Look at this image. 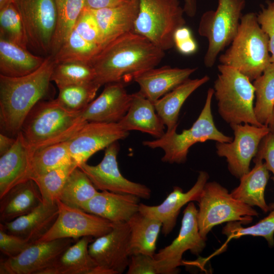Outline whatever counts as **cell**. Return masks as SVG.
Wrapping results in <instances>:
<instances>
[{
    "instance_id": "cell-22",
    "label": "cell",
    "mask_w": 274,
    "mask_h": 274,
    "mask_svg": "<svg viewBox=\"0 0 274 274\" xmlns=\"http://www.w3.org/2000/svg\"><path fill=\"white\" fill-rule=\"evenodd\" d=\"M58 215L57 203L42 202L29 213L14 220L0 223L7 233L19 236L30 244L40 239L52 227Z\"/></svg>"
},
{
    "instance_id": "cell-47",
    "label": "cell",
    "mask_w": 274,
    "mask_h": 274,
    "mask_svg": "<svg viewBox=\"0 0 274 274\" xmlns=\"http://www.w3.org/2000/svg\"><path fill=\"white\" fill-rule=\"evenodd\" d=\"M253 160H264L268 170L274 175V134L269 132L261 141Z\"/></svg>"
},
{
    "instance_id": "cell-13",
    "label": "cell",
    "mask_w": 274,
    "mask_h": 274,
    "mask_svg": "<svg viewBox=\"0 0 274 274\" xmlns=\"http://www.w3.org/2000/svg\"><path fill=\"white\" fill-rule=\"evenodd\" d=\"M119 150L118 142H115L105 149L104 156L98 164L91 165L86 162L78 167L86 174L98 190L131 194L149 199L151 195L149 187L127 179L120 173L117 160Z\"/></svg>"
},
{
    "instance_id": "cell-29",
    "label": "cell",
    "mask_w": 274,
    "mask_h": 274,
    "mask_svg": "<svg viewBox=\"0 0 274 274\" xmlns=\"http://www.w3.org/2000/svg\"><path fill=\"white\" fill-rule=\"evenodd\" d=\"M209 80L207 75L201 78L188 79L154 102L156 113L167 127L166 131L177 128L183 104L194 91Z\"/></svg>"
},
{
    "instance_id": "cell-35",
    "label": "cell",
    "mask_w": 274,
    "mask_h": 274,
    "mask_svg": "<svg viewBox=\"0 0 274 274\" xmlns=\"http://www.w3.org/2000/svg\"><path fill=\"white\" fill-rule=\"evenodd\" d=\"M256 102L254 107L257 120L267 125L274 108V64L270 63L262 75L253 81Z\"/></svg>"
},
{
    "instance_id": "cell-20",
    "label": "cell",
    "mask_w": 274,
    "mask_h": 274,
    "mask_svg": "<svg viewBox=\"0 0 274 274\" xmlns=\"http://www.w3.org/2000/svg\"><path fill=\"white\" fill-rule=\"evenodd\" d=\"M33 152L20 131L14 145L0 157V198L15 185L30 179Z\"/></svg>"
},
{
    "instance_id": "cell-28",
    "label": "cell",
    "mask_w": 274,
    "mask_h": 274,
    "mask_svg": "<svg viewBox=\"0 0 274 274\" xmlns=\"http://www.w3.org/2000/svg\"><path fill=\"white\" fill-rule=\"evenodd\" d=\"M254 167L242 176L240 184L230 193L233 197L252 207L257 206L264 213L269 211L264 197L269 170L261 160H253Z\"/></svg>"
},
{
    "instance_id": "cell-14",
    "label": "cell",
    "mask_w": 274,
    "mask_h": 274,
    "mask_svg": "<svg viewBox=\"0 0 274 274\" xmlns=\"http://www.w3.org/2000/svg\"><path fill=\"white\" fill-rule=\"evenodd\" d=\"M74 240L63 238L31 244L15 257L1 258L0 274H40L53 265Z\"/></svg>"
},
{
    "instance_id": "cell-38",
    "label": "cell",
    "mask_w": 274,
    "mask_h": 274,
    "mask_svg": "<svg viewBox=\"0 0 274 274\" xmlns=\"http://www.w3.org/2000/svg\"><path fill=\"white\" fill-rule=\"evenodd\" d=\"M95 72L89 63L67 62L56 63L51 80L58 89L90 82L94 80Z\"/></svg>"
},
{
    "instance_id": "cell-19",
    "label": "cell",
    "mask_w": 274,
    "mask_h": 274,
    "mask_svg": "<svg viewBox=\"0 0 274 274\" xmlns=\"http://www.w3.org/2000/svg\"><path fill=\"white\" fill-rule=\"evenodd\" d=\"M132 99L124 84L120 82L105 85L101 94L82 111L87 122L118 123L127 112Z\"/></svg>"
},
{
    "instance_id": "cell-36",
    "label": "cell",
    "mask_w": 274,
    "mask_h": 274,
    "mask_svg": "<svg viewBox=\"0 0 274 274\" xmlns=\"http://www.w3.org/2000/svg\"><path fill=\"white\" fill-rule=\"evenodd\" d=\"M101 48L81 37L74 29L53 56L55 63L67 62L90 63Z\"/></svg>"
},
{
    "instance_id": "cell-30",
    "label": "cell",
    "mask_w": 274,
    "mask_h": 274,
    "mask_svg": "<svg viewBox=\"0 0 274 274\" xmlns=\"http://www.w3.org/2000/svg\"><path fill=\"white\" fill-rule=\"evenodd\" d=\"M127 223L130 228L128 248L130 256L136 254L153 256L156 253L157 241L162 229L161 222L139 211Z\"/></svg>"
},
{
    "instance_id": "cell-49",
    "label": "cell",
    "mask_w": 274,
    "mask_h": 274,
    "mask_svg": "<svg viewBox=\"0 0 274 274\" xmlns=\"http://www.w3.org/2000/svg\"><path fill=\"white\" fill-rule=\"evenodd\" d=\"M16 137L13 138L4 133H0V156L8 152L14 145Z\"/></svg>"
},
{
    "instance_id": "cell-9",
    "label": "cell",
    "mask_w": 274,
    "mask_h": 274,
    "mask_svg": "<svg viewBox=\"0 0 274 274\" xmlns=\"http://www.w3.org/2000/svg\"><path fill=\"white\" fill-rule=\"evenodd\" d=\"M245 5V0H218L215 11H208L201 16L198 32L208 41L203 59L207 67L214 65L219 53L236 36Z\"/></svg>"
},
{
    "instance_id": "cell-12",
    "label": "cell",
    "mask_w": 274,
    "mask_h": 274,
    "mask_svg": "<svg viewBox=\"0 0 274 274\" xmlns=\"http://www.w3.org/2000/svg\"><path fill=\"white\" fill-rule=\"evenodd\" d=\"M230 126L234 139L229 143L217 142L216 152L226 158L230 173L240 179L250 171L251 160L256 156L261 141L270 130L267 125L246 123Z\"/></svg>"
},
{
    "instance_id": "cell-1",
    "label": "cell",
    "mask_w": 274,
    "mask_h": 274,
    "mask_svg": "<svg viewBox=\"0 0 274 274\" xmlns=\"http://www.w3.org/2000/svg\"><path fill=\"white\" fill-rule=\"evenodd\" d=\"M164 52L133 31L126 33L102 47L89 63L95 72L94 81L100 86L125 84L158 65Z\"/></svg>"
},
{
    "instance_id": "cell-10",
    "label": "cell",
    "mask_w": 274,
    "mask_h": 274,
    "mask_svg": "<svg viewBox=\"0 0 274 274\" xmlns=\"http://www.w3.org/2000/svg\"><path fill=\"white\" fill-rule=\"evenodd\" d=\"M23 25L28 46L41 53H50L56 27L55 0H13Z\"/></svg>"
},
{
    "instance_id": "cell-51",
    "label": "cell",
    "mask_w": 274,
    "mask_h": 274,
    "mask_svg": "<svg viewBox=\"0 0 274 274\" xmlns=\"http://www.w3.org/2000/svg\"><path fill=\"white\" fill-rule=\"evenodd\" d=\"M267 126L270 132L274 134V108Z\"/></svg>"
},
{
    "instance_id": "cell-31",
    "label": "cell",
    "mask_w": 274,
    "mask_h": 274,
    "mask_svg": "<svg viewBox=\"0 0 274 274\" xmlns=\"http://www.w3.org/2000/svg\"><path fill=\"white\" fill-rule=\"evenodd\" d=\"M45 58L0 38V75L9 77L28 75L37 70Z\"/></svg>"
},
{
    "instance_id": "cell-48",
    "label": "cell",
    "mask_w": 274,
    "mask_h": 274,
    "mask_svg": "<svg viewBox=\"0 0 274 274\" xmlns=\"http://www.w3.org/2000/svg\"><path fill=\"white\" fill-rule=\"evenodd\" d=\"M125 0H85V7L91 10H98L113 7Z\"/></svg>"
},
{
    "instance_id": "cell-2",
    "label": "cell",
    "mask_w": 274,
    "mask_h": 274,
    "mask_svg": "<svg viewBox=\"0 0 274 274\" xmlns=\"http://www.w3.org/2000/svg\"><path fill=\"white\" fill-rule=\"evenodd\" d=\"M55 64L50 55L28 75L19 77L0 75L1 133L16 136L31 110L47 94Z\"/></svg>"
},
{
    "instance_id": "cell-7",
    "label": "cell",
    "mask_w": 274,
    "mask_h": 274,
    "mask_svg": "<svg viewBox=\"0 0 274 274\" xmlns=\"http://www.w3.org/2000/svg\"><path fill=\"white\" fill-rule=\"evenodd\" d=\"M180 0H139V10L133 31L164 51L174 46V35L185 25Z\"/></svg>"
},
{
    "instance_id": "cell-39",
    "label": "cell",
    "mask_w": 274,
    "mask_h": 274,
    "mask_svg": "<svg viewBox=\"0 0 274 274\" xmlns=\"http://www.w3.org/2000/svg\"><path fill=\"white\" fill-rule=\"evenodd\" d=\"M100 86L94 81L66 86L59 89V94L56 98L66 110L73 112L81 111L93 100Z\"/></svg>"
},
{
    "instance_id": "cell-8",
    "label": "cell",
    "mask_w": 274,
    "mask_h": 274,
    "mask_svg": "<svg viewBox=\"0 0 274 274\" xmlns=\"http://www.w3.org/2000/svg\"><path fill=\"white\" fill-rule=\"evenodd\" d=\"M197 202L198 229L205 240L215 226L233 221L246 225L252 222L253 217L258 216L253 207L233 197L226 188L215 181L206 183Z\"/></svg>"
},
{
    "instance_id": "cell-52",
    "label": "cell",
    "mask_w": 274,
    "mask_h": 274,
    "mask_svg": "<svg viewBox=\"0 0 274 274\" xmlns=\"http://www.w3.org/2000/svg\"><path fill=\"white\" fill-rule=\"evenodd\" d=\"M12 3L13 0H0V9Z\"/></svg>"
},
{
    "instance_id": "cell-34",
    "label": "cell",
    "mask_w": 274,
    "mask_h": 274,
    "mask_svg": "<svg viewBox=\"0 0 274 274\" xmlns=\"http://www.w3.org/2000/svg\"><path fill=\"white\" fill-rule=\"evenodd\" d=\"M98 192L86 174L77 167L67 179L58 199L67 206L81 209Z\"/></svg>"
},
{
    "instance_id": "cell-43",
    "label": "cell",
    "mask_w": 274,
    "mask_h": 274,
    "mask_svg": "<svg viewBox=\"0 0 274 274\" xmlns=\"http://www.w3.org/2000/svg\"><path fill=\"white\" fill-rule=\"evenodd\" d=\"M127 269V274H165L159 260L145 254L131 255Z\"/></svg>"
},
{
    "instance_id": "cell-41",
    "label": "cell",
    "mask_w": 274,
    "mask_h": 274,
    "mask_svg": "<svg viewBox=\"0 0 274 274\" xmlns=\"http://www.w3.org/2000/svg\"><path fill=\"white\" fill-rule=\"evenodd\" d=\"M222 233L228 239H238L245 235L261 236L269 247L274 246V210L258 223L251 226L244 227L239 222H229L222 229Z\"/></svg>"
},
{
    "instance_id": "cell-16",
    "label": "cell",
    "mask_w": 274,
    "mask_h": 274,
    "mask_svg": "<svg viewBox=\"0 0 274 274\" xmlns=\"http://www.w3.org/2000/svg\"><path fill=\"white\" fill-rule=\"evenodd\" d=\"M130 228L127 222L114 223L108 233L95 238L88 246L89 252L108 274H121L128 268Z\"/></svg>"
},
{
    "instance_id": "cell-3",
    "label": "cell",
    "mask_w": 274,
    "mask_h": 274,
    "mask_svg": "<svg viewBox=\"0 0 274 274\" xmlns=\"http://www.w3.org/2000/svg\"><path fill=\"white\" fill-rule=\"evenodd\" d=\"M82 111L66 110L57 98L41 100L25 118L20 131L34 151L67 141L87 122Z\"/></svg>"
},
{
    "instance_id": "cell-54",
    "label": "cell",
    "mask_w": 274,
    "mask_h": 274,
    "mask_svg": "<svg viewBox=\"0 0 274 274\" xmlns=\"http://www.w3.org/2000/svg\"><path fill=\"white\" fill-rule=\"evenodd\" d=\"M272 8L274 10V1L273 3L269 4Z\"/></svg>"
},
{
    "instance_id": "cell-26",
    "label": "cell",
    "mask_w": 274,
    "mask_h": 274,
    "mask_svg": "<svg viewBox=\"0 0 274 274\" xmlns=\"http://www.w3.org/2000/svg\"><path fill=\"white\" fill-rule=\"evenodd\" d=\"M118 123L126 131L139 130L157 139L165 133V125L156 113L154 103L139 91L132 94L129 108Z\"/></svg>"
},
{
    "instance_id": "cell-25",
    "label": "cell",
    "mask_w": 274,
    "mask_h": 274,
    "mask_svg": "<svg viewBox=\"0 0 274 274\" xmlns=\"http://www.w3.org/2000/svg\"><path fill=\"white\" fill-rule=\"evenodd\" d=\"M92 236H84L70 246L51 267L40 274H108L90 255Z\"/></svg>"
},
{
    "instance_id": "cell-24",
    "label": "cell",
    "mask_w": 274,
    "mask_h": 274,
    "mask_svg": "<svg viewBox=\"0 0 274 274\" xmlns=\"http://www.w3.org/2000/svg\"><path fill=\"white\" fill-rule=\"evenodd\" d=\"M197 69L169 66L154 67L138 75L133 81L139 84V92L154 103L189 79Z\"/></svg>"
},
{
    "instance_id": "cell-44",
    "label": "cell",
    "mask_w": 274,
    "mask_h": 274,
    "mask_svg": "<svg viewBox=\"0 0 274 274\" xmlns=\"http://www.w3.org/2000/svg\"><path fill=\"white\" fill-rule=\"evenodd\" d=\"M31 244L22 238L7 233L0 228V251L7 257L17 256Z\"/></svg>"
},
{
    "instance_id": "cell-27",
    "label": "cell",
    "mask_w": 274,
    "mask_h": 274,
    "mask_svg": "<svg viewBox=\"0 0 274 274\" xmlns=\"http://www.w3.org/2000/svg\"><path fill=\"white\" fill-rule=\"evenodd\" d=\"M42 202L40 190L33 180L20 183L0 198L1 223L11 221L27 214Z\"/></svg>"
},
{
    "instance_id": "cell-40",
    "label": "cell",
    "mask_w": 274,
    "mask_h": 274,
    "mask_svg": "<svg viewBox=\"0 0 274 274\" xmlns=\"http://www.w3.org/2000/svg\"><path fill=\"white\" fill-rule=\"evenodd\" d=\"M0 35L23 48L28 47L20 15L13 3L0 9Z\"/></svg>"
},
{
    "instance_id": "cell-33",
    "label": "cell",
    "mask_w": 274,
    "mask_h": 274,
    "mask_svg": "<svg viewBox=\"0 0 274 274\" xmlns=\"http://www.w3.org/2000/svg\"><path fill=\"white\" fill-rule=\"evenodd\" d=\"M73 162L68 141L38 149L32 157L30 179Z\"/></svg>"
},
{
    "instance_id": "cell-11",
    "label": "cell",
    "mask_w": 274,
    "mask_h": 274,
    "mask_svg": "<svg viewBox=\"0 0 274 274\" xmlns=\"http://www.w3.org/2000/svg\"><path fill=\"white\" fill-rule=\"evenodd\" d=\"M58 216L50 229L37 242H47L59 238H71L78 240L84 236H101L113 228L114 223L56 200Z\"/></svg>"
},
{
    "instance_id": "cell-50",
    "label": "cell",
    "mask_w": 274,
    "mask_h": 274,
    "mask_svg": "<svg viewBox=\"0 0 274 274\" xmlns=\"http://www.w3.org/2000/svg\"><path fill=\"white\" fill-rule=\"evenodd\" d=\"M185 13L189 17H194L197 12L196 0H183Z\"/></svg>"
},
{
    "instance_id": "cell-21",
    "label": "cell",
    "mask_w": 274,
    "mask_h": 274,
    "mask_svg": "<svg viewBox=\"0 0 274 274\" xmlns=\"http://www.w3.org/2000/svg\"><path fill=\"white\" fill-rule=\"evenodd\" d=\"M140 199L131 194L101 191L85 203L81 209L114 223L127 222L139 211Z\"/></svg>"
},
{
    "instance_id": "cell-5",
    "label": "cell",
    "mask_w": 274,
    "mask_h": 274,
    "mask_svg": "<svg viewBox=\"0 0 274 274\" xmlns=\"http://www.w3.org/2000/svg\"><path fill=\"white\" fill-rule=\"evenodd\" d=\"M218 70L213 89L221 118L230 125L263 126L254 114L255 88L251 81L232 67L220 64Z\"/></svg>"
},
{
    "instance_id": "cell-42",
    "label": "cell",
    "mask_w": 274,
    "mask_h": 274,
    "mask_svg": "<svg viewBox=\"0 0 274 274\" xmlns=\"http://www.w3.org/2000/svg\"><path fill=\"white\" fill-rule=\"evenodd\" d=\"M74 29L84 39L98 45L101 48L102 35L92 10L84 7L75 23Z\"/></svg>"
},
{
    "instance_id": "cell-15",
    "label": "cell",
    "mask_w": 274,
    "mask_h": 274,
    "mask_svg": "<svg viewBox=\"0 0 274 274\" xmlns=\"http://www.w3.org/2000/svg\"><path fill=\"white\" fill-rule=\"evenodd\" d=\"M197 212L194 203H188L183 212L181 226L177 237L168 246L160 249L153 257L160 261L166 274L177 273L182 264L183 254L189 250L195 255H199L206 246L200 235L198 223Z\"/></svg>"
},
{
    "instance_id": "cell-23",
    "label": "cell",
    "mask_w": 274,
    "mask_h": 274,
    "mask_svg": "<svg viewBox=\"0 0 274 274\" xmlns=\"http://www.w3.org/2000/svg\"><path fill=\"white\" fill-rule=\"evenodd\" d=\"M139 10V0H125L113 7L92 10L101 31V48L116 38L133 31Z\"/></svg>"
},
{
    "instance_id": "cell-4",
    "label": "cell",
    "mask_w": 274,
    "mask_h": 274,
    "mask_svg": "<svg viewBox=\"0 0 274 274\" xmlns=\"http://www.w3.org/2000/svg\"><path fill=\"white\" fill-rule=\"evenodd\" d=\"M220 64L232 67L254 81L271 63L269 40L257 15H243L236 36L230 47L219 58Z\"/></svg>"
},
{
    "instance_id": "cell-17",
    "label": "cell",
    "mask_w": 274,
    "mask_h": 274,
    "mask_svg": "<svg viewBox=\"0 0 274 274\" xmlns=\"http://www.w3.org/2000/svg\"><path fill=\"white\" fill-rule=\"evenodd\" d=\"M128 134L118 123L87 122L68 141L71 156L78 167L97 152Z\"/></svg>"
},
{
    "instance_id": "cell-18",
    "label": "cell",
    "mask_w": 274,
    "mask_h": 274,
    "mask_svg": "<svg viewBox=\"0 0 274 274\" xmlns=\"http://www.w3.org/2000/svg\"><path fill=\"white\" fill-rule=\"evenodd\" d=\"M209 178L206 172L200 171L195 184L188 191L184 192L180 187L175 186L161 204L151 206L140 203L139 212L159 220L162 225V233L167 236L174 228L181 208L191 201H198Z\"/></svg>"
},
{
    "instance_id": "cell-32",
    "label": "cell",
    "mask_w": 274,
    "mask_h": 274,
    "mask_svg": "<svg viewBox=\"0 0 274 274\" xmlns=\"http://www.w3.org/2000/svg\"><path fill=\"white\" fill-rule=\"evenodd\" d=\"M57 19L50 53L53 56L73 30L85 0H55Z\"/></svg>"
},
{
    "instance_id": "cell-37",
    "label": "cell",
    "mask_w": 274,
    "mask_h": 274,
    "mask_svg": "<svg viewBox=\"0 0 274 274\" xmlns=\"http://www.w3.org/2000/svg\"><path fill=\"white\" fill-rule=\"evenodd\" d=\"M78 165L75 162L62 165L34 177L44 204L56 202L63 187L72 171Z\"/></svg>"
},
{
    "instance_id": "cell-46",
    "label": "cell",
    "mask_w": 274,
    "mask_h": 274,
    "mask_svg": "<svg viewBox=\"0 0 274 274\" xmlns=\"http://www.w3.org/2000/svg\"><path fill=\"white\" fill-rule=\"evenodd\" d=\"M257 19L262 29L268 37L270 61L274 64V10L270 4L267 8L262 9L257 15Z\"/></svg>"
},
{
    "instance_id": "cell-53",
    "label": "cell",
    "mask_w": 274,
    "mask_h": 274,
    "mask_svg": "<svg viewBox=\"0 0 274 274\" xmlns=\"http://www.w3.org/2000/svg\"><path fill=\"white\" fill-rule=\"evenodd\" d=\"M272 179L274 183V176L272 177ZM269 211L274 210V202L269 206Z\"/></svg>"
},
{
    "instance_id": "cell-45",
    "label": "cell",
    "mask_w": 274,
    "mask_h": 274,
    "mask_svg": "<svg viewBox=\"0 0 274 274\" xmlns=\"http://www.w3.org/2000/svg\"><path fill=\"white\" fill-rule=\"evenodd\" d=\"M174 46L182 54L189 55L195 53L198 46L191 30L185 25L178 28L174 35Z\"/></svg>"
},
{
    "instance_id": "cell-6",
    "label": "cell",
    "mask_w": 274,
    "mask_h": 274,
    "mask_svg": "<svg viewBox=\"0 0 274 274\" xmlns=\"http://www.w3.org/2000/svg\"><path fill=\"white\" fill-rule=\"evenodd\" d=\"M213 95L214 89L210 88L204 107L191 127L183 130L181 133H177V128L166 131L160 138L143 141V145L151 149H162L164 154L161 160L164 162L183 163L187 160L189 148L197 143L208 140L221 143L231 142L233 138L220 131L214 123L211 109Z\"/></svg>"
}]
</instances>
